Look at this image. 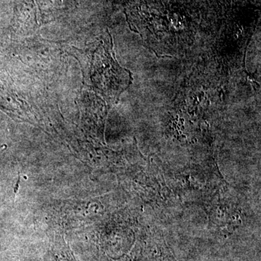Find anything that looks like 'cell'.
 Returning a JSON list of instances; mask_svg holds the SVG:
<instances>
[{
	"mask_svg": "<svg viewBox=\"0 0 261 261\" xmlns=\"http://www.w3.org/2000/svg\"><path fill=\"white\" fill-rule=\"evenodd\" d=\"M102 49L95 55L92 82L106 99L113 101L130 85L132 74L115 61L112 47L102 46Z\"/></svg>",
	"mask_w": 261,
	"mask_h": 261,
	"instance_id": "1",
	"label": "cell"
}]
</instances>
